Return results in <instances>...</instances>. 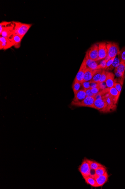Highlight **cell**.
<instances>
[{
	"mask_svg": "<svg viewBox=\"0 0 125 189\" xmlns=\"http://www.w3.org/2000/svg\"><path fill=\"white\" fill-rule=\"evenodd\" d=\"M32 26V24H31L14 22L13 34L14 35H18L23 38Z\"/></svg>",
	"mask_w": 125,
	"mask_h": 189,
	"instance_id": "6da1fadb",
	"label": "cell"
},
{
	"mask_svg": "<svg viewBox=\"0 0 125 189\" xmlns=\"http://www.w3.org/2000/svg\"><path fill=\"white\" fill-rule=\"evenodd\" d=\"M107 56L110 58L115 57L120 53V48L117 43L107 42Z\"/></svg>",
	"mask_w": 125,
	"mask_h": 189,
	"instance_id": "7a4b0ae2",
	"label": "cell"
},
{
	"mask_svg": "<svg viewBox=\"0 0 125 189\" xmlns=\"http://www.w3.org/2000/svg\"><path fill=\"white\" fill-rule=\"evenodd\" d=\"M78 170L82 175L83 178L91 175L92 169L87 159H85L83 160Z\"/></svg>",
	"mask_w": 125,
	"mask_h": 189,
	"instance_id": "3957f363",
	"label": "cell"
},
{
	"mask_svg": "<svg viewBox=\"0 0 125 189\" xmlns=\"http://www.w3.org/2000/svg\"><path fill=\"white\" fill-rule=\"evenodd\" d=\"M95 100L94 97H87L84 100L80 102L71 103V105L77 107H87L93 108Z\"/></svg>",
	"mask_w": 125,
	"mask_h": 189,
	"instance_id": "277c9868",
	"label": "cell"
},
{
	"mask_svg": "<svg viewBox=\"0 0 125 189\" xmlns=\"http://www.w3.org/2000/svg\"><path fill=\"white\" fill-rule=\"evenodd\" d=\"M105 99L106 103V113L111 112L115 110L117 108L116 104L114 102L112 98L110 96L108 92L105 94Z\"/></svg>",
	"mask_w": 125,
	"mask_h": 189,
	"instance_id": "5b68a950",
	"label": "cell"
},
{
	"mask_svg": "<svg viewBox=\"0 0 125 189\" xmlns=\"http://www.w3.org/2000/svg\"><path fill=\"white\" fill-rule=\"evenodd\" d=\"M86 55L89 59L92 60L98 61V44H93L86 53Z\"/></svg>",
	"mask_w": 125,
	"mask_h": 189,
	"instance_id": "8992f818",
	"label": "cell"
},
{
	"mask_svg": "<svg viewBox=\"0 0 125 189\" xmlns=\"http://www.w3.org/2000/svg\"><path fill=\"white\" fill-rule=\"evenodd\" d=\"M98 61L105 59L107 56L106 43L102 42L98 43Z\"/></svg>",
	"mask_w": 125,
	"mask_h": 189,
	"instance_id": "52a82bcc",
	"label": "cell"
},
{
	"mask_svg": "<svg viewBox=\"0 0 125 189\" xmlns=\"http://www.w3.org/2000/svg\"><path fill=\"white\" fill-rule=\"evenodd\" d=\"M98 110L100 112L106 113V103L105 99L95 100L94 103L93 108Z\"/></svg>",
	"mask_w": 125,
	"mask_h": 189,
	"instance_id": "ba28073f",
	"label": "cell"
},
{
	"mask_svg": "<svg viewBox=\"0 0 125 189\" xmlns=\"http://www.w3.org/2000/svg\"><path fill=\"white\" fill-rule=\"evenodd\" d=\"M13 46H14V45L9 39L1 36L0 37V49L1 50H7Z\"/></svg>",
	"mask_w": 125,
	"mask_h": 189,
	"instance_id": "9c48e42d",
	"label": "cell"
},
{
	"mask_svg": "<svg viewBox=\"0 0 125 189\" xmlns=\"http://www.w3.org/2000/svg\"><path fill=\"white\" fill-rule=\"evenodd\" d=\"M84 60L83 61L82 64H81V67H80L79 70L77 73L76 76L74 80L75 81L80 82H82L83 81V79H84V76L85 72L87 69Z\"/></svg>",
	"mask_w": 125,
	"mask_h": 189,
	"instance_id": "30bf717a",
	"label": "cell"
},
{
	"mask_svg": "<svg viewBox=\"0 0 125 189\" xmlns=\"http://www.w3.org/2000/svg\"><path fill=\"white\" fill-rule=\"evenodd\" d=\"M83 60L85 63L87 69L92 70H96L98 65H99L97 61H96L92 60V59H89L86 55Z\"/></svg>",
	"mask_w": 125,
	"mask_h": 189,
	"instance_id": "8fae6325",
	"label": "cell"
},
{
	"mask_svg": "<svg viewBox=\"0 0 125 189\" xmlns=\"http://www.w3.org/2000/svg\"><path fill=\"white\" fill-rule=\"evenodd\" d=\"M109 175L108 172H106L104 175L94 177L97 187H102L105 184L108 179Z\"/></svg>",
	"mask_w": 125,
	"mask_h": 189,
	"instance_id": "7c38bea8",
	"label": "cell"
},
{
	"mask_svg": "<svg viewBox=\"0 0 125 189\" xmlns=\"http://www.w3.org/2000/svg\"><path fill=\"white\" fill-rule=\"evenodd\" d=\"M87 97L85 90H82L74 93V97L72 102H81Z\"/></svg>",
	"mask_w": 125,
	"mask_h": 189,
	"instance_id": "4fadbf2b",
	"label": "cell"
},
{
	"mask_svg": "<svg viewBox=\"0 0 125 189\" xmlns=\"http://www.w3.org/2000/svg\"><path fill=\"white\" fill-rule=\"evenodd\" d=\"M108 93L112 98L115 103L117 104L120 97V93L114 87L110 88L109 89Z\"/></svg>",
	"mask_w": 125,
	"mask_h": 189,
	"instance_id": "5bb4252c",
	"label": "cell"
},
{
	"mask_svg": "<svg viewBox=\"0 0 125 189\" xmlns=\"http://www.w3.org/2000/svg\"><path fill=\"white\" fill-rule=\"evenodd\" d=\"M106 79L105 81L106 87L108 88H110L114 87V74L112 73H110L107 71Z\"/></svg>",
	"mask_w": 125,
	"mask_h": 189,
	"instance_id": "9a60e30c",
	"label": "cell"
},
{
	"mask_svg": "<svg viewBox=\"0 0 125 189\" xmlns=\"http://www.w3.org/2000/svg\"><path fill=\"white\" fill-rule=\"evenodd\" d=\"M23 38L18 35H13L9 39L12 42L15 47L19 48L20 47L21 42Z\"/></svg>",
	"mask_w": 125,
	"mask_h": 189,
	"instance_id": "2e32d148",
	"label": "cell"
},
{
	"mask_svg": "<svg viewBox=\"0 0 125 189\" xmlns=\"http://www.w3.org/2000/svg\"><path fill=\"white\" fill-rule=\"evenodd\" d=\"M94 71L95 70H92L89 69H86L85 72L83 81H90L93 78L94 73Z\"/></svg>",
	"mask_w": 125,
	"mask_h": 189,
	"instance_id": "e0dca14e",
	"label": "cell"
},
{
	"mask_svg": "<svg viewBox=\"0 0 125 189\" xmlns=\"http://www.w3.org/2000/svg\"><path fill=\"white\" fill-rule=\"evenodd\" d=\"M102 69H98L95 70L94 73V74L93 78L90 80V82L99 83L102 74Z\"/></svg>",
	"mask_w": 125,
	"mask_h": 189,
	"instance_id": "ac0fdd59",
	"label": "cell"
},
{
	"mask_svg": "<svg viewBox=\"0 0 125 189\" xmlns=\"http://www.w3.org/2000/svg\"><path fill=\"white\" fill-rule=\"evenodd\" d=\"M72 88L74 94L77 93V92L79 91L80 90H84L82 82L75 81V80H74Z\"/></svg>",
	"mask_w": 125,
	"mask_h": 189,
	"instance_id": "d6986e66",
	"label": "cell"
},
{
	"mask_svg": "<svg viewBox=\"0 0 125 189\" xmlns=\"http://www.w3.org/2000/svg\"><path fill=\"white\" fill-rule=\"evenodd\" d=\"M85 181L87 184H89L92 187H97V184L96 182V180L93 177L89 176L86 177H84Z\"/></svg>",
	"mask_w": 125,
	"mask_h": 189,
	"instance_id": "ffe728a7",
	"label": "cell"
},
{
	"mask_svg": "<svg viewBox=\"0 0 125 189\" xmlns=\"http://www.w3.org/2000/svg\"><path fill=\"white\" fill-rule=\"evenodd\" d=\"M107 172L106 168L105 166H100L94 171V177L103 175Z\"/></svg>",
	"mask_w": 125,
	"mask_h": 189,
	"instance_id": "44dd1931",
	"label": "cell"
},
{
	"mask_svg": "<svg viewBox=\"0 0 125 189\" xmlns=\"http://www.w3.org/2000/svg\"><path fill=\"white\" fill-rule=\"evenodd\" d=\"M109 88H107L100 91L99 93H97L96 96H94L95 100L98 99H104V97L106 93H108Z\"/></svg>",
	"mask_w": 125,
	"mask_h": 189,
	"instance_id": "7402d4cb",
	"label": "cell"
},
{
	"mask_svg": "<svg viewBox=\"0 0 125 189\" xmlns=\"http://www.w3.org/2000/svg\"><path fill=\"white\" fill-rule=\"evenodd\" d=\"M88 161L89 164L90 166L91 169L92 170L95 171L98 168L100 167V166H103L100 163H97L94 161L89 160L87 159Z\"/></svg>",
	"mask_w": 125,
	"mask_h": 189,
	"instance_id": "603a6c76",
	"label": "cell"
},
{
	"mask_svg": "<svg viewBox=\"0 0 125 189\" xmlns=\"http://www.w3.org/2000/svg\"><path fill=\"white\" fill-rule=\"evenodd\" d=\"M125 71V62H121L117 67L115 68L114 72H117L124 74Z\"/></svg>",
	"mask_w": 125,
	"mask_h": 189,
	"instance_id": "cb8c5ba5",
	"label": "cell"
},
{
	"mask_svg": "<svg viewBox=\"0 0 125 189\" xmlns=\"http://www.w3.org/2000/svg\"><path fill=\"white\" fill-rule=\"evenodd\" d=\"M120 59H119L118 57H116L115 58L114 62H113L112 64L109 67L107 68V70H111L114 69V68H115L116 67L118 66L119 64L120 63Z\"/></svg>",
	"mask_w": 125,
	"mask_h": 189,
	"instance_id": "d4e9b609",
	"label": "cell"
},
{
	"mask_svg": "<svg viewBox=\"0 0 125 189\" xmlns=\"http://www.w3.org/2000/svg\"><path fill=\"white\" fill-rule=\"evenodd\" d=\"M118 56L121 62H125V47L122 49Z\"/></svg>",
	"mask_w": 125,
	"mask_h": 189,
	"instance_id": "484cf974",
	"label": "cell"
},
{
	"mask_svg": "<svg viewBox=\"0 0 125 189\" xmlns=\"http://www.w3.org/2000/svg\"><path fill=\"white\" fill-rule=\"evenodd\" d=\"M107 71H106L105 70H103L102 74L100 79L99 81V83L105 82L107 77Z\"/></svg>",
	"mask_w": 125,
	"mask_h": 189,
	"instance_id": "4316f807",
	"label": "cell"
},
{
	"mask_svg": "<svg viewBox=\"0 0 125 189\" xmlns=\"http://www.w3.org/2000/svg\"><path fill=\"white\" fill-rule=\"evenodd\" d=\"M107 61L105 59H104L99 65H98L96 70L98 69H105Z\"/></svg>",
	"mask_w": 125,
	"mask_h": 189,
	"instance_id": "83f0119b",
	"label": "cell"
},
{
	"mask_svg": "<svg viewBox=\"0 0 125 189\" xmlns=\"http://www.w3.org/2000/svg\"><path fill=\"white\" fill-rule=\"evenodd\" d=\"M83 88L85 90H87L88 89L90 88V81H83L82 82Z\"/></svg>",
	"mask_w": 125,
	"mask_h": 189,
	"instance_id": "f1b7e54d",
	"label": "cell"
},
{
	"mask_svg": "<svg viewBox=\"0 0 125 189\" xmlns=\"http://www.w3.org/2000/svg\"><path fill=\"white\" fill-rule=\"evenodd\" d=\"M91 90L92 93H93L94 95V96H96L97 93H99V92L101 91V89L100 87L91 88Z\"/></svg>",
	"mask_w": 125,
	"mask_h": 189,
	"instance_id": "f546056e",
	"label": "cell"
},
{
	"mask_svg": "<svg viewBox=\"0 0 125 189\" xmlns=\"http://www.w3.org/2000/svg\"><path fill=\"white\" fill-rule=\"evenodd\" d=\"M115 58V57L111 58L106 62V65L105 68V69H104V70L107 69V68L111 66L113 62H114Z\"/></svg>",
	"mask_w": 125,
	"mask_h": 189,
	"instance_id": "4dcf8cb0",
	"label": "cell"
},
{
	"mask_svg": "<svg viewBox=\"0 0 125 189\" xmlns=\"http://www.w3.org/2000/svg\"><path fill=\"white\" fill-rule=\"evenodd\" d=\"M90 89L95 88L99 87L100 83L93 82H90Z\"/></svg>",
	"mask_w": 125,
	"mask_h": 189,
	"instance_id": "1f68e13d",
	"label": "cell"
},
{
	"mask_svg": "<svg viewBox=\"0 0 125 189\" xmlns=\"http://www.w3.org/2000/svg\"><path fill=\"white\" fill-rule=\"evenodd\" d=\"M85 91L87 97H94V95L93 93H92L90 88L86 90Z\"/></svg>",
	"mask_w": 125,
	"mask_h": 189,
	"instance_id": "d6a6232c",
	"label": "cell"
},
{
	"mask_svg": "<svg viewBox=\"0 0 125 189\" xmlns=\"http://www.w3.org/2000/svg\"><path fill=\"white\" fill-rule=\"evenodd\" d=\"M115 73L116 76H117L118 78H121V77H124V74L121 73L117 72H115Z\"/></svg>",
	"mask_w": 125,
	"mask_h": 189,
	"instance_id": "836d02e7",
	"label": "cell"
}]
</instances>
